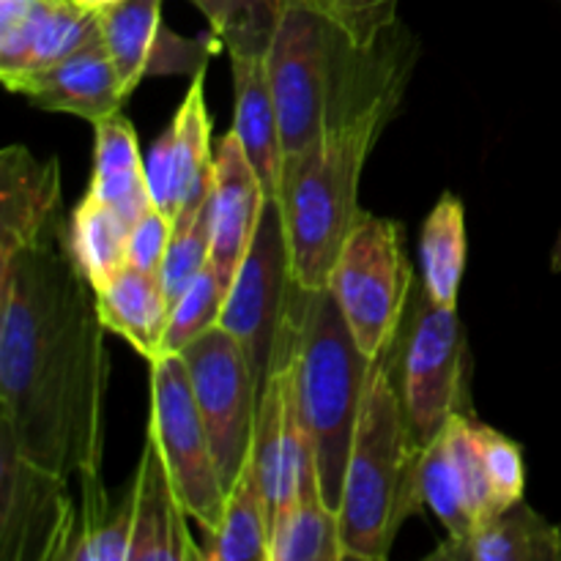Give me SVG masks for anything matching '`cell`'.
I'll return each instance as SVG.
<instances>
[{
  "label": "cell",
  "instance_id": "6da1fadb",
  "mask_svg": "<svg viewBox=\"0 0 561 561\" xmlns=\"http://www.w3.org/2000/svg\"><path fill=\"white\" fill-rule=\"evenodd\" d=\"M64 208L0 241V436L47 474H99L110 354Z\"/></svg>",
  "mask_w": 561,
  "mask_h": 561
},
{
  "label": "cell",
  "instance_id": "7a4b0ae2",
  "mask_svg": "<svg viewBox=\"0 0 561 561\" xmlns=\"http://www.w3.org/2000/svg\"><path fill=\"white\" fill-rule=\"evenodd\" d=\"M414 60V38L400 22L370 47L351 49L323 135L310 151L285 162L279 206L296 288L318 290L329 285L340 247L362 211L359 181L365 164L403 102Z\"/></svg>",
  "mask_w": 561,
  "mask_h": 561
},
{
  "label": "cell",
  "instance_id": "3957f363",
  "mask_svg": "<svg viewBox=\"0 0 561 561\" xmlns=\"http://www.w3.org/2000/svg\"><path fill=\"white\" fill-rule=\"evenodd\" d=\"M422 453L383 356L373 362L340 493L345 561H387L405 520L425 504Z\"/></svg>",
  "mask_w": 561,
  "mask_h": 561
},
{
  "label": "cell",
  "instance_id": "277c9868",
  "mask_svg": "<svg viewBox=\"0 0 561 561\" xmlns=\"http://www.w3.org/2000/svg\"><path fill=\"white\" fill-rule=\"evenodd\" d=\"M296 398L316 447L321 493L340 507L351 442L373 362L356 343L329 288L294 290Z\"/></svg>",
  "mask_w": 561,
  "mask_h": 561
},
{
  "label": "cell",
  "instance_id": "5b68a950",
  "mask_svg": "<svg viewBox=\"0 0 561 561\" xmlns=\"http://www.w3.org/2000/svg\"><path fill=\"white\" fill-rule=\"evenodd\" d=\"M383 359L422 449L444 431L449 416L469 411V345L458 307L436 305L422 283L411 290Z\"/></svg>",
  "mask_w": 561,
  "mask_h": 561
},
{
  "label": "cell",
  "instance_id": "8992f818",
  "mask_svg": "<svg viewBox=\"0 0 561 561\" xmlns=\"http://www.w3.org/2000/svg\"><path fill=\"white\" fill-rule=\"evenodd\" d=\"M354 47L321 11L285 0L266 53L285 162L310 151L323 135L334 88Z\"/></svg>",
  "mask_w": 561,
  "mask_h": 561
},
{
  "label": "cell",
  "instance_id": "52a82bcc",
  "mask_svg": "<svg viewBox=\"0 0 561 561\" xmlns=\"http://www.w3.org/2000/svg\"><path fill=\"white\" fill-rule=\"evenodd\" d=\"M414 285L403 225L362 208L340 247L327 288L370 359L383 356L392 345Z\"/></svg>",
  "mask_w": 561,
  "mask_h": 561
},
{
  "label": "cell",
  "instance_id": "ba28073f",
  "mask_svg": "<svg viewBox=\"0 0 561 561\" xmlns=\"http://www.w3.org/2000/svg\"><path fill=\"white\" fill-rule=\"evenodd\" d=\"M148 367L151 411L146 438L157 444L181 507L197 520L203 535H211L222 518L228 491L214 460L211 438L197 409L186 365L181 354H159L148 362Z\"/></svg>",
  "mask_w": 561,
  "mask_h": 561
},
{
  "label": "cell",
  "instance_id": "9c48e42d",
  "mask_svg": "<svg viewBox=\"0 0 561 561\" xmlns=\"http://www.w3.org/2000/svg\"><path fill=\"white\" fill-rule=\"evenodd\" d=\"M294 272H290V244L285 230L283 206L274 197L263 203L255 239L244 261L236 268L233 283L225 294L219 327L228 329L250 356L257 392L272 370L279 332L288 316L294 296Z\"/></svg>",
  "mask_w": 561,
  "mask_h": 561
},
{
  "label": "cell",
  "instance_id": "30bf717a",
  "mask_svg": "<svg viewBox=\"0 0 561 561\" xmlns=\"http://www.w3.org/2000/svg\"><path fill=\"white\" fill-rule=\"evenodd\" d=\"M211 438L225 491L244 469L255 431L257 381L244 345L217 323L179 351Z\"/></svg>",
  "mask_w": 561,
  "mask_h": 561
},
{
  "label": "cell",
  "instance_id": "8fae6325",
  "mask_svg": "<svg viewBox=\"0 0 561 561\" xmlns=\"http://www.w3.org/2000/svg\"><path fill=\"white\" fill-rule=\"evenodd\" d=\"M77 513L69 480L27 463L0 436V557L3 561L69 559Z\"/></svg>",
  "mask_w": 561,
  "mask_h": 561
},
{
  "label": "cell",
  "instance_id": "7c38bea8",
  "mask_svg": "<svg viewBox=\"0 0 561 561\" xmlns=\"http://www.w3.org/2000/svg\"><path fill=\"white\" fill-rule=\"evenodd\" d=\"M5 88L25 96L33 107L71 113L91 124L121 113L129 99L104 42L91 44L53 66L14 77Z\"/></svg>",
  "mask_w": 561,
  "mask_h": 561
},
{
  "label": "cell",
  "instance_id": "4fadbf2b",
  "mask_svg": "<svg viewBox=\"0 0 561 561\" xmlns=\"http://www.w3.org/2000/svg\"><path fill=\"white\" fill-rule=\"evenodd\" d=\"M266 192L252 170L250 159L241 151L233 131L219 140V153L214 157L211 186V266L222 279L225 290L233 283L236 268L244 261L257 219H261Z\"/></svg>",
  "mask_w": 561,
  "mask_h": 561
},
{
  "label": "cell",
  "instance_id": "5bb4252c",
  "mask_svg": "<svg viewBox=\"0 0 561 561\" xmlns=\"http://www.w3.org/2000/svg\"><path fill=\"white\" fill-rule=\"evenodd\" d=\"M190 515L181 507L157 444L146 438L135 482H131V537L126 561H197L206 559L186 526Z\"/></svg>",
  "mask_w": 561,
  "mask_h": 561
},
{
  "label": "cell",
  "instance_id": "9a60e30c",
  "mask_svg": "<svg viewBox=\"0 0 561 561\" xmlns=\"http://www.w3.org/2000/svg\"><path fill=\"white\" fill-rule=\"evenodd\" d=\"M268 53V49H266ZM266 53H233V135L250 159L266 197L279 201L283 192V131H279L277 104L268 80Z\"/></svg>",
  "mask_w": 561,
  "mask_h": 561
},
{
  "label": "cell",
  "instance_id": "2e32d148",
  "mask_svg": "<svg viewBox=\"0 0 561 561\" xmlns=\"http://www.w3.org/2000/svg\"><path fill=\"white\" fill-rule=\"evenodd\" d=\"M427 561H561V524L518 502L463 540L447 537Z\"/></svg>",
  "mask_w": 561,
  "mask_h": 561
},
{
  "label": "cell",
  "instance_id": "e0dca14e",
  "mask_svg": "<svg viewBox=\"0 0 561 561\" xmlns=\"http://www.w3.org/2000/svg\"><path fill=\"white\" fill-rule=\"evenodd\" d=\"M93 290L107 332L124 337L148 362L157 359L162 354L164 327L170 318V305L164 299L159 274L126 263L113 279Z\"/></svg>",
  "mask_w": 561,
  "mask_h": 561
},
{
  "label": "cell",
  "instance_id": "ac0fdd59",
  "mask_svg": "<svg viewBox=\"0 0 561 561\" xmlns=\"http://www.w3.org/2000/svg\"><path fill=\"white\" fill-rule=\"evenodd\" d=\"M96 151H93V179L85 195L118 211L135 225L153 206L148 195L146 159L140 153L137 131L121 113L93 124Z\"/></svg>",
  "mask_w": 561,
  "mask_h": 561
},
{
  "label": "cell",
  "instance_id": "d6986e66",
  "mask_svg": "<svg viewBox=\"0 0 561 561\" xmlns=\"http://www.w3.org/2000/svg\"><path fill=\"white\" fill-rule=\"evenodd\" d=\"M58 159L38 162L25 146L0 153V241L22 239L60 211Z\"/></svg>",
  "mask_w": 561,
  "mask_h": 561
},
{
  "label": "cell",
  "instance_id": "ffe728a7",
  "mask_svg": "<svg viewBox=\"0 0 561 561\" xmlns=\"http://www.w3.org/2000/svg\"><path fill=\"white\" fill-rule=\"evenodd\" d=\"M272 504L252 455L225 496L219 526L206 535V561H272Z\"/></svg>",
  "mask_w": 561,
  "mask_h": 561
},
{
  "label": "cell",
  "instance_id": "44dd1931",
  "mask_svg": "<svg viewBox=\"0 0 561 561\" xmlns=\"http://www.w3.org/2000/svg\"><path fill=\"white\" fill-rule=\"evenodd\" d=\"M466 252H469V241H466L463 201L447 192L427 214L420 239L422 285L436 305L458 307Z\"/></svg>",
  "mask_w": 561,
  "mask_h": 561
},
{
  "label": "cell",
  "instance_id": "7402d4cb",
  "mask_svg": "<svg viewBox=\"0 0 561 561\" xmlns=\"http://www.w3.org/2000/svg\"><path fill=\"white\" fill-rule=\"evenodd\" d=\"M272 561H345L340 515L327 504L321 485L305 488L274 515Z\"/></svg>",
  "mask_w": 561,
  "mask_h": 561
},
{
  "label": "cell",
  "instance_id": "603a6c76",
  "mask_svg": "<svg viewBox=\"0 0 561 561\" xmlns=\"http://www.w3.org/2000/svg\"><path fill=\"white\" fill-rule=\"evenodd\" d=\"M102 42L118 69L126 93L151 75L153 53L162 36V0H118L110 9L99 11Z\"/></svg>",
  "mask_w": 561,
  "mask_h": 561
},
{
  "label": "cell",
  "instance_id": "cb8c5ba5",
  "mask_svg": "<svg viewBox=\"0 0 561 561\" xmlns=\"http://www.w3.org/2000/svg\"><path fill=\"white\" fill-rule=\"evenodd\" d=\"M129 230L131 225L118 211L91 195L71 211L69 244L93 288L113 279L129 263Z\"/></svg>",
  "mask_w": 561,
  "mask_h": 561
},
{
  "label": "cell",
  "instance_id": "d4e9b609",
  "mask_svg": "<svg viewBox=\"0 0 561 561\" xmlns=\"http://www.w3.org/2000/svg\"><path fill=\"white\" fill-rule=\"evenodd\" d=\"M170 131H173L175 201L181 208L192 186L214 170L211 115L206 107V69L192 75V85L170 121Z\"/></svg>",
  "mask_w": 561,
  "mask_h": 561
},
{
  "label": "cell",
  "instance_id": "484cf974",
  "mask_svg": "<svg viewBox=\"0 0 561 561\" xmlns=\"http://www.w3.org/2000/svg\"><path fill=\"white\" fill-rule=\"evenodd\" d=\"M420 477L425 504L442 520L447 537H453V540L469 537L477 529V520L469 507L463 474H460L458 460H455V453L444 433H438L422 453Z\"/></svg>",
  "mask_w": 561,
  "mask_h": 561
},
{
  "label": "cell",
  "instance_id": "4316f807",
  "mask_svg": "<svg viewBox=\"0 0 561 561\" xmlns=\"http://www.w3.org/2000/svg\"><path fill=\"white\" fill-rule=\"evenodd\" d=\"M102 42L99 14L80 9L69 0H42L36 22H33L31 55H27V71L44 69L91 44ZM20 77V75H16Z\"/></svg>",
  "mask_w": 561,
  "mask_h": 561
},
{
  "label": "cell",
  "instance_id": "83f0119b",
  "mask_svg": "<svg viewBox=\"0 0 561 561\" xmlns=\"http://www.w3.org/2000/svg\"><path fill=\"white\" fill-rule=\"evenodd\" d=\"M206 14L214 36L233 53H266L285 0H190Z\"/></svg>",
  "mask_w": 561,
  "mask_h": 561
},
{
  "label": "cell",
  "instance_id": "f1b7e54d",
  "mask_svg": "<svg viewBox=\"0 0 561 561\" xmlns=\"http://www.w3.org/2000/svg\"><path fill=\"white\" fill-rule=\"evenodd\" d=\"M225 285L208 263L195 283L181 294V299L170 307L168 327L162 337V354H179L186 343L203 334L206 329L217 327L225 305Z\"/></svg>",
  "mask_w": 561,
  "mask_h": 561
},
{
  "label": "cell",
  "instance_id": "f546056e",
  "mask_svg": "<svg viewBox=\"0 0 561 561\" xmlns=\"http://www.w3.org/2000/svg\"><path fill=\"white\" fill-rule=\"evenodd\" d=\"M211 201V197H208ZM211 263V206L206 203L195 222L186 228L173 230L168 252H164L159 283H162L164 299L173 307L186 288L197 279V274Z\"/></svg>",
  "mask_w": 561,
  "mask_h": 561
},
{
  "label": "cell",
  "instance_id": "4dcf8cb0",
  "mask_svg": "<svg viewBox=\"0 0 561 561\" xmlns=\"http://www.w3.org/2000/svg\"><path fill=\"white\" fill-rule=\"evenodd\" d=\"M474 438L477 449H480L482 469H485L488 482H491L493 502H496L499 513L510 510L513 504L524 502L526 491V469L520 447L499 433L496 427L485 425L474 416Z\"/></svg>",
  "mask_w": 561,
  "mask_h": 561
},
{
  "label": "cell",
  "instance_id": "1f68e13d",
  "mask_svg": "<svg viewBox=\"0 0 561 561\" xmlns=\"http://www.w3.org/2000/svg\"><path fill=\"white\" fill-rule=\"evenodd\" d=\"M334 22L356 47H370L398 22L400 0H301Z\"/></svg>",
  "mask_w": 561,
  "mask_h": 561
},
{
  "label": "cell",
  "instance_id": "d6a6232c",
  "mask_svg": "<svg viewBox=\"0 0 561 561\" xmlns=\"http://www.w3.org/2000/svg\"><path fill=\"white\" fill-rule=\"evenodd\" d=\"M42 0H0V80L9 82L27 69Z\"/></svg>",
  "mask_w": 561,
  "mask_h": 561
},
{
  "label": "cell",
  "instance_id": "836d02e7",
  "mask_svg": "<svg viewBox=\"0 0 561 561\" xmlns=\"http://www.w3.org/2000/svg\"><path fill=\"white\" fill-rule=\"evenodd\" d=\"M170 239H173V222L157 206H151L129 230V263L142 272L159 274Z\"/></svg>",
  "mask_w": 561,
  "mask_h": 561
},
{
  "label": "cell",
  "instance_id": "e575fe53",
  "mask_svg": "<svg viewBox=\"0 0 561 561\" xmlns=\"http://www.w3.org/2000/svg\"><path fill=\"white\" fill-rule=\"evenodd\" d=\"M146 181H148V195H151L153 206L175 219L179 211V201H175V168H173V131L168 129L153 140L151 151L146 157Z\"/></svg>",
  "mask_w": 561,
  "mask_h": 561
},
{
  "label": "cell",
  "instance_id": "d590c367",
  "mask_svg": "<svg viewBox=\"0 0 561 561\" xmlns=\"http://www.w3.org/2000/svg\"><path fill=\"white\" fill-rule=\"evenodd\" d=\"M69 3H75V5H80V9L93 11V14H99V11L110 9V5L118 3V0H69Z\"/></svg>",
  "mask_w": 561,
  "mask_h": 561
},
{
  "label": "cell",
  "instance_id": "8d00e7d4",
  "mask_svg": "<svg viewBox=\"0 0 561 561\" xmlns=\"http://www.w3.org/2000/svg\"><path fill=\"white\" fill-rule=\"evenodd\" d=\"M551 268L553 272H561V230L557 236V244H553V250H551Z\"/></svg>",
  "mask_w": 561,
  "mask_h": 561
}]
</instances>
